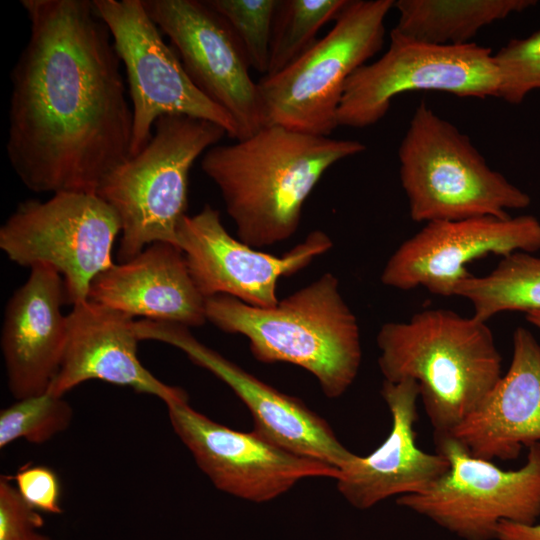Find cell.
Masks as SVG:
<instances>
[{"label": "cell", "instance_id": "obj_1", "mask_svg": "<svg viewBox=\"0 0 540 540\" xmlns=\"http://www.w3.org/2000/svg\"><path fill=\"white\" fill-rule=\"evenodd\" d=\"M29 38L10 74L7 157L30 191L96 194L131 157L132 107L93 0H21Z\"/></svg>", "mask_w": 540, "mask_h": 540}, {"label": "cell", "instance_id": "obj_2", "mask_svg": "<svg viewBox=\"0 0 540 540\" xmlns=\"http://www.w3.org/2000/svg\"><path fill=\"white\" fill-rule=\"evenodd\" d=\"M365 149L357 140L266 125L246 139L208 149L201 169L218 187L238 239L261 248L289 239L323 174Z\"/></svg>", "mask_w": 540, "mask_h": 540}, {"label": "cell", "instance_id": "obj_3", "mask_svg": "<svg viewBox=\"0 0 540 540\" xmlns=\"http://www.w3.org/2000/svg\"><path fill=\"white\" fill-rule=\"evenodd\" d=\"M384 381L413 380L435 436L452 432L502 376L487 322L443 308L425 309L377 334Z\"/></svg>", "mask_w": 540, "mask_h": 540}, {"label": "cell", "instance_id": "obj_4", "mask_svg": "<svg viewBox=\"0 0 540 540\" xmlns=\"http://www.w3.org/2000/svg\"><path fill=\"white\" fill-rule=\"evenodd\" d=\"M205 313L220 330L246 337L258 361L290 363L311 373L328 398L343 395L357 377L362 359L359 325L331 273L273 307L216 295L205 299Z\"/></svg>", "mask_w": 540, "mask_h": 540}, {"label": "cell", "instance_id": "obj_5", "mask_svg": "<svg viewBox=\"0 0 540 540\" xmlns=\"http://www.w3.org/2000/svg\"><path fill=\"white\" fill-rule=\"evenodd\" d=\"M224 135V128L207 120L162 116L147 145L102 180L96 194L112 207L121 224L119 262L153 243L178 247V226L187 215L190 170Z\"/></svg>", "mask_w": 540, "mask_h": 540}, {"label": "cell", "instance_id": "obj_6", "mask_svg": "<svg viewBox=\"0 0 540 540\" xmlns=\"http://www.w3.org/2000/svg\"><path fill=\"white\" fill-rule=\"evenodd\" d=\"M399 175L415 222L510 216L530 196L493 170L469 137L424 101L398 149Z\"/></svg>", "mask_w": 540, "mask_h": 540}, {"label": "cell", "instance_id": "obj_7", "mask_svg": "<svg viewBox=\"0 0 540 540\" xmlns=\"http://www.w3.org/2000/svg\"><path fill=\"white\" fill-rule=\"evenodd\" d=\"M394 0H349L333 28L295 62L257 82L266 125L329 136L349 77L383 47Z\"/></svg>", "mask_w": 540, "mask_h": 540}, {"label": "cell", "instance_id": "obj_8", "mask_svg": "<svg viewBox=\"0 0 540 540\" xmlns=\"http://www.w3.org/2000/svg\"><path fill=\"white\" fill-rule=\"evenodd\" d=\"M120 220L97 194L64 191L20 203L0 228V248L12 262L48 265L63 278L66 300H88L93 280L111 267Z\"/></svg>", "mask_w": 540, "mask_h": 540}, {"label": "cell", "instance_id": "obj_9", "mask_svg": "<svg viewBox=\"0 0 540 540\" xmlns=\"http://www.w3.org/2000/svg\"><path fill=\"white\" fill-rule=\"evenodd\" d=\"M449 470L427 491L399 496L401 507L422 515L463 540H495L502 521L534 524L540 517V442L525 464L504 470L471 455L450 435L435 436Z\"/></svg>", "mask_w": 540, "mask_h": 540}, {"label": "cell", "instance_id": "obj_10", "mask_svg": "<svg viewBox=\"0 0 540 540\" xmlns=\"http://www.w3.org/2000/svg\"><path fill=\"white\" fill-rule=\"evenodd\" d=\"M494 54L470 42L432 45L391 31L386 52L358 68L347 80L338 125L365 128L387 114L392 100L411 91H436L485 99L499 95Z\"/></svg>", "mask_w": 540, "mask_h": 540}, {"label": "cell", "instance_id": "obj_11", "mask_svg": "<svg viewBox=\"0 0 540 540\" xmlns=\"http://www.w3.org/2000/svg\"><path fill=\"white\" fill-rule=\"evenodd\" d=\"M93 4L126 72L133 113L131 157L147 145L156 121L166 115L213 122L238 140L233 118L193 83L142 0H93Z\"/></svg>", "mask_w": 540, "mask_h": 540}, {"label": "cell", "instance_id": "obj_12", "mask_svg": "<svg viewBox=\"0 0 540 540\" xmlns=\"http://www.w3.org/2000/svg\"><path fill=\"white\" fill-rule=\"evenodd\" d=\"M171 426L214 486L244 500L262 503L305 478L337 480L340 470L290 452L253 429L233 430L194 410L187 399L166 403Z\"/></svg>", "mask_w": 540, "mask_h": 540}, {"label": "cell", "instance_id": "obj_13", "mask_svg": "<svg viewBox=\"0 0 540 540\" xmlns=\"http://www.w3.org/2000/svg\"><path fill=\"white\" fill-rule=\"evenodd\" d=\"M142 2L150 18L169 38L193 83L233 118L238 140L266 126L258 85L226 21L205 1Z\"/></svg>", "mask_w": 540, "mask_h": 540}, {"label": "cell", "instance_id": "obj_14", "mask_svg": "<svg viewBox=\"0 0 540 540\" xmlns=\"http://www.w3.org/2000/svg\"><path fill=\"white\" fill-rule=\"evenodd\" d=\"M177 245L205 299L228 295L251 306L269 308L279 302L278 281L308 266L333 243L325 232L315 230L281 256L258 251L233 238L219 212L205 205L197 214L181 220Z\"/></svg>", "mask_w": 540, "mask_h": 540}, {"label": "cell", "instance_id": "obj_15", "mask_svg": "<svg viewBox=\"0 0 540 540\" xmlns=\"http://www.w3.org/2000/svg\"><path fill=\"white\" fill-rule=\"evenodd\" d=\"M540 250V221L531 215L483 216L426 223L390 256L381 274L384 285L410 290L424 287L454 296L472 274L467 264L488 254L506 257Z\"/></svg>", "mask_w": 540, "mask_h": 540}, {"label": "cell", "instance_id": "obj_16", "mask_svg": "<svg viewBox=\"0 0 540 540\" xmlns=\"http://www.w3.org/2000/svg\"><path fill=\"white\" fill-rule=\"evenodd\" d=\"M133 328L140 341L174 346L227 384L250 411L254 429L275 444L339 470L354 457L330 425L300 399L280 392L207 347L192 335L189 327L142 319L135 321Z\"/></svg>", "mask_w": 540, "mask_h": 540}, {"label": "cell", "instance_id": "obj_17", "mask_svg": "<svg viewBox=\"0 0 540 540\" xmlns=\"http://www.w3.org/2000/svg\"><path fill=\"white\" fill-rule=\"evenodd\" d=\"M64 303L62 276L43 264L30 268L7 302L1 349L8 387L17 400L46 392L58 374L68 339Z\"/></svg>", "mask_w": 540, "mask_h": 540}, {"label": "cell", "instance_id": "obj_18", "mask_svg": "<svg viewBox=\"0 0 540 540\" xmlns=\"http://www.w3.org/2000/svg\"><path fill=\"white\" fill-rule=\"evenodd\" d=\"M381 395L392 419L388 436L372 453L355 454L336 480L340 494L361 510L391 496L423 493L449 470L443 454L425 452L416 443L417 383L383 381Z\"/></svg>", "mask_w": 540, "mask_h": 540}, {"label": "cell", "instance_id": "obj_19", "mask_svg": "<svg viewBox=\"0 0 540 540\" xmlns=\"http://www.w3.org/2000/svg\"><path fill=\"white\" fill-rule=\"evenodd\" d=\"M63 360L48 392L64 396L89 380H101L160 398L165 404L187 393L156 378L140 362L133 318L86 300L73 305Z\"/></svg>", "mask_w": 540, "mask_h": 540}, {"label": "cell", "instance_id": "obj_20", "mask_svg": "<svg viewBox=\"0 0 540 540\" xmlns=\"http://www.w3.org/2000/svg\"><path fill=\"white\" fill-rule=\"evenodd\" d=\"M473 456L514 460L540 442V344L524 327L513 333L507 372L450 434Z\"/></svg>", "mask_w": 540, "mask_h": 540}, {"label": "cell", "instance_id": "obj_21", "mask_svg": "<svg viewBox=\"0 0 540 540\" xmlns=\"http://www.w3.org/2000/svg\"><path fill=\"white\" fill-rule=\"evenodd\" d=\"M89 300L131 318L199 327L206 321L205 298L196 288L184 254L164 242L113 264L91 283Z\"/></svg>", "mask_w": 540, "mask_h": 540}, {"label": "cell", "instance_id": "obj_22", "mask_svg": "<svg viewBox=\"0 0 540 540\" xmlns=\"http://www.w3.org/2000/svg\"><path fill=\"white\" fill-rule=\"evenodd\" d=\"M536 4L534 0H398L392 32L432 45H463L485 26Z\"/></svg>", "mask_w": 540, "mask_h": 540}, {"label": "cell", "instance_id": "obj_23", "mask_svg": "<svg viewBox=\"0 0 540 540\" xmlns=\"http://www.w3.org/2000/svg\"><path fill=\"white\" fill-rule=\"evenodd\" d=\"M454 296L467 299L473 317L487 322L506 311H540V258L515 252L503 257L487 275L462 281Z\"/></svg>", "mask_w": 540, "mask_h": 540}, {"label": "cell", "instance_id": "obj_24", "mask_svg": "<svg viewBox=\"0 0 540 540\" xmlns=\"http://www.w3.org/2000/svg\"><path fill=\"white\" fill-rule=\"evenodd\" d=\"M349 0H279L270 42L266 75L276 74L302 56L318 40L323 25L335 20Z\"/></svg>", "mask_w": 540, "mask_h": 540}, {"label": "cell", "instance_id": "obj_25", "mask_svg": "<svg viewBox=\"0 0 540 540\" xmlns=\"http://www.w3.org/2000/svg\"><path fill=\"white\" fill-rule=\"evenodd\" d=\"M73 410L63 396L48 391L19 399L0 412V448L17 439L44 443L66 430Z\"/></svg>", "mask_w": 540, "mask_h": 540}, {"label": "cell", "instance_id": "obj_26", "mask_svg": "<svg viewBox=\"0 0 540 540\" xmlns=\"http://www.w3.org/2000/svg\"><path fill=\"white\" fill-rule=\"evenodd\" d=\"M228 24L246 60L267 74L273 20L279 0H205Z\"/></svg>", "mask_w": 540, "mask_h": 540}, {"label": "cell", "instance_id": "obj_27", "mask_svg": "<svg viewBox=\"0 0 540 540\" xmlns=\"http://www.w3.org/2000/svg\"><path fill=\"white\" fill-rule=\"evenodd\" d=\"M494 61L500 81L498 98L521 103L530 92L540 89V29L510 40L494 54Z\"/></svg>", "mask_w": 540, "mask_h": 540}, {"label": "cell", "instance_id": "obj_28", "mask_svg": "<svg viewBox=\"0 0 540 540\" xmlns=\"http://www.w3.org/2000/svg\"><path fill=\"white\" fill-rule=\"evenodd\" d=\"M39 511L31 507L7 476L0 479V540H27L42 527Z\"/></svg>", "mask_w": 540, "mask_h": 540}, {"label": "cell", "instance_id": "obj_29", "mask_svg": "<svg viewBox=\"0 0 540 540\" xmlns=\"http://www.w3.org/2000/svg\"><path fill=\"white\" fill-rule=\"evenodd\" d=\"M22 498L39 512L60 514L61 485L56 473L46 466L25 465L13 477Z\"/></svg>", "mask_w": 540, "mask_h": 540}, {"label": "cell", "instance_id": "obj_30", "mask_svg": "<svg viewBox=\"0 0 540 540\" xmlns=\"http://www.w3.org/2000/svg\"><path fill=\"white\" fill-rule=\"evenodd\" d=\"M495 540H540V524H521L502 521Z\"/></svg>", "mask_w": 540, "mask_h": 540}, {"label": "cell", "instance_id": "obj_31", "mask_svg": "<svg viewBox=\"0 0 540 540\" xmlns=\"http://www.w3.org/2000/svg\"><path fill=\"white\" fill-rule=\"evenodd\" d=\"M526 320L540 329V311H528L526 312Z\"/></svg>", "mask_w": 540, "mask_h": 540}, {"label": "cell", "instance_id": "obj_32", "mask_svg": "<svg viewBox=\"0 0 540 540\" xmlns=\"http://www.w3.org/2000/svg\"><path fill=\"white\" fill-rule=\"evenodd\" d=\"M27 540H54L46 535H43L39 533L38 531H35L30 534Z\"/></svg>", "mask_w": 540, "mask_h": 540}]
</instances>
